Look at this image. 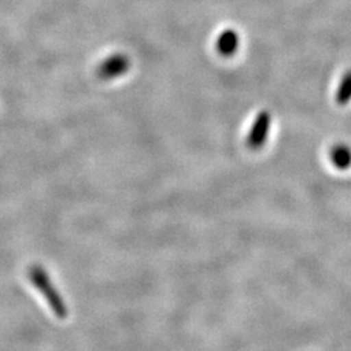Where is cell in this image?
<instances>
[{
  "mask_svg": "<svg viewBox=\"0 0 351 351\" xmlns=\"http://www.w3.org/2000/svg\"><path fill=\"white\" fill-rule=\"evenodd\" d=\"M29 278H30L32 284L39 290V293L46 298L52 311L62 319L66 317V314H68L66 307L64 304L58 289L53 287L46 269H43L39 265H33L29 269Z\"/></svg>",
  "mask_w": 351,
  "mask_h": 351,
  "instance_id": "1",
  "label": "cell"
},
{
  "mask_svg": "<svg viewBox=\"0 0 351 351\" xmlns=\"http://www.w3.org/2000/svg\"><path fill=\"white\" fill-rule=\"evenodd\" d=\"M269 125H271V116L269 113L263 112L259 113L254 121V124L251 126L249 136H247V147L251 150H259L265 141H267V136L269 132Z\"/></svg>",
  "mask_w": 351,
  "mask_h": 351,
  "instance_id": "3",
  "label": "cell"
},
{
  "mask_svg": "<svg viewBox=\"0 0 351 351\" xmlns=\"http://www.w3.org/2000/svg\"><path fill=\"white\" fill-rule=\"evenodd\" d=\"M130 69V59L125 53H113L112 56L104 59L98 69L97 75L103 81H110L119 78Z\"/></svg>",
  "mask_w": 351,
  "mask_h": 351,
  "instance_id": "2",
  "label": "cell"
},
{
  "mask_svg": "<svg viewBox=\"0 0 351 351\" xmlns=\"http://www.w3.org/2000/svg\"><path fill=\"white\" fill-rule=\"evenodd\" d=\"M216 49L220 55L229 58L239 49V36L233 30H226L220 37L217 38Z\"/></svg>",
  "mask_w": 351,
  "mask_h": 351,
  "instance_id": "4",
  "label": "cell"
}]
</instances>
